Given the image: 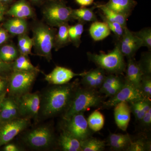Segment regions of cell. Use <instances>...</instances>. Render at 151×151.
Listing matches in <instances>:
<instances>
[{
  "label": "cell",
  "mask_w": 151,
  "mask_h": 151,
  "mask_svg": "<svg viewBox=\"0 0 151 151\" xmlns=\"http://www.w3.org/2000/svg\"><path fill=\"white\" fill-rule=\"evenodd\" d=\"M75 85L66 84L57 85L49 89L45 94L42 105L44 116H50L65 111L76 91Z\"/></svg>",
  "instance_id": "obj_1"
},
{
  "label": "cell",
  "mask_w": 151,
  "mask_h": 151,
  "mask_svg": "<svg viewBox=\"0 0 151 151\" xmlns=\"http://www.w3.org/2000/svg\"><path fill=\"white\" fill-rule=\"evenodd\" d=\"M103 97L100 92L92 88H79L76 90L71 102L65 110L63 119L67 121L75 114L84 113L91 108L102 106Z\"/></svg>",
  "instance_id": "obj_2"
},
{
  "label": "cell",
  "mask_w": 151,
  "mask_h": 151,
  "mask_svg": "<svg viewBox=\"0 0 151 151\" xmlns=\"http://www.w3.org/2000/svg\"><path fill=\"white\" fill-rule=\"evenodd\" d=\"M87 55L90 61L109 74H122L126 70L127 63L124 57L117 45L108 53L101 52L97 54L88 52Z\"/></svg>",
  "instance_id": "obj_3"
},
{
  "label": "cell",
  "mask_w": 151,
  "mask_h": 151,
  "mask_svg": "<svg viewBox=\"0 0 151 151\" xmlns=\"http://www.w3.org/2000/svg\"><path fill=\"white\" fill-rule=\"evenodd\" d=\"M33 45L38 55L52 59V50L54 45L55 33L54 30L47 26L40 24L33 30Z\"/></svg>",
  "instance_id": "obj_4"
},
{
  "label": "cell",
  "mask_w": 151,
  "mask_h": 151,
  "mask_svg": "<svg viewBox=\"0 0 151 151\" xmlns=\"http://www.w3.org/2000/svg\"><path fill=\"white\" fill-rule=\"evenodd\" d=\"M72 9L60 1H54L46 6L43 10L44 18L50 25L58 27L72 20Z\"/></svg>",
  "instance_id": "obj_5"
},
{
  "label": "cell",
  "mask_w": 151,
  "mask_h": 151,
  "mask_svg": "<svg viewBox=\"0 0 151 151\" xmlns=\"http://www.w3.org/2000/svg\"><path fill=\"white\" fill-rule=\"evenodd\" d=\"M38 71H14L9 82V89L11 95L18 98L28 92L36 78Z\"/></svg>",
  "instance_id": "obj_6"
},
{
  "label": "cell",
  "mask_w": 151,
  "mask_h": 151,
  "mask_svg": "<svg viewBox=\"0 0 151 151\" xmlns=\"http://www.w3.org/2000/svg\"><path fill=\"white\" fill-rule=\"evenodd\" d=\"M139 90L131 86L127 82L117 93L113 97H110L109 100L104 101L102 105V108H109L114 107L118 103L121 102H131L139 101L145 99Z\"/></svg>",
  "instance_id": "obj_7"
},
{
  "label": "cell",
  "mask_w": 151,
  "mask_h": 151,
  "mask_svg": "<svg viewBox=\"0 0 151 151\" xmlns=\"http://www.w3.org/2000/svg\"><path fill=\"white\" fill-rule=\"evenodd\" d=\"M17 102L19 113L26 118L37 116L40 107V98L38 93L29 92L17 98Z\"/></svg>",
  "instance_id": "obj_8"
},
{
  "label": "cell",
  "mask_w": 151,
  "mask_h": 151,
  "mask_svg": "<svg viewBox=\"0 0 151 151\" xmlns=\"http://www.w3.org/2000/svg\"><path fill=\"white\" fill-rule=\"evenodd\" d=\"M27 118L15 119L5 122L0 127V147L10 142L27 127Z\"/></svg>",
  "instance_id": "obj_9"
},
{
  "label": "cell",
  "mask_w": 151,
  "mask_h": 151,
  "mask_svg": "<svg viewBox=\"0 0 151 151\" xmlns=\"http://www.w3.org/2000/svg\"><path fill=\"white\" fill-rule=\"evenodd\" d=\"M116 45L124 57L129 59L134 57L139 49L143 47V43L140 39L127 27L123 36Z\"/></svg>",
  "instance_id": "obj_10"
},
{
  "label": "cell",
  "mask_w": 151,
  "mask_h": 151,
  "mask_svg": "<svg viewBox=\"0 0 151 151\" xmlns=\"http://www.w3.org/2000/svg\"><path fill=\"white\" fill-rule=\"evenodd\" d=\"M67 122L65 130L80 141L90 137L91 133L84 113H77Z\"/></svg>",
  "instance_id": "obj_11"
},
{
  "label": "cell",
  "mask_w": 151,
  "mask_h": 151,
  "mask_svg": "<svg viewBox=\"0 0 151 151\" xmlns=\"http://www.w3.org/2000/svg\"><path fill=\"white\" fill-rule=\"evenodd\" d=\"M26 141L34 148L47 147L52 143L53 137L50 129L46 127H38L26 135Z\"/></svg>",
  "instance_id": "obj_12"
},
{
  "label": "cell",
  "mask_w": 151,
  "mask_h": 151,
  "mask_svg": "<svg viewBox=\"0 0 151 151\" xmlns=\"http://www.w3.org/2000/svg\"><path fill=\"white\" fill-rule=\"evenodd\" d=\"M86 71L82 73H74L66 68L57 66L48 74L45 75V79L49 84L55 85L67 84L74 77L83 76Z\"/></svg>",
  "instance_id": "obj_13"
},
{
  "label": "cell",
  "mask_w": 151,
  "mask_h": 151,
  "mask_svg": "<svg viewBox=\"0 0 151 151\" xmlns=\"http://www.w3.org/2000/svg\"><path fill=\"white\" fill-rule=\"evenodd\" d=\"M125 82L136 89H139L144 73L134 57L128 59L126 70Z\"/></svg>",
  "instance_id": "obj_14"
},
{
  "label": "cell",
  "mask_w": 151,
  "mask_h": 151,
  "mask_svg": "<svg viewBox=\"0 0 151 151\" xmlns=\"http://www.w3.org/2000/svg\"><path fill=\"white\" fill-rule=\"evenodd\" d=\"M114 115L117 127L123 131H127L131 119V108L128 102H121L114 106Z\"/></svg>",
  "instance_id": "obj_15"
},
{
  "label": "cell",
  "mask_w": 151,
  "mask_h": 151,
  "mask_svg": "<svg viewBox=\"0 0 151 151\" xmlns=\"http://www.w3.org/2000/svg\"><path fill=\"white\" fill-rule=\"evenodd\" d=\"M137 4L134 0H109L104 5L111 10L128 18Z\"/></svg>",
  "instance_id": "obj_16"
},
{
  "label": "cell",
  "mask_w": 151,
  "mask_h": 151,
  "mask_svg": "<svg viewBox=\"0 0 151 151\" xmlns=\"http://www.w3.org/2000/svg\"><path fill=\"white\" fill-rule=\"evenodd\" d=\"M19 113L17 102L11 98H4L1 106L0 119L6 122L17 119Z\"/></svg>",
  "instance_id": "obj_17"
},
{
  "label": "cell",
  "mask_w": 151,
  "mask_h": 151,
  "mask_svg": "<svg viewBox=\"0 0 151 151\" xmlns=\"http://www.w3.org/2000/svg\"><path fill=\"white\" fill-rule=\"evenodd\" d=\"M14 17L25 19L33 15V11L29 5L25 0H19L11 7L7 12Z\"/></svg>",
  "instance_id": "obj_18"
},
{
  "label": "cell",
  "mask_w": 151,
  "mask_h": 151,
  "mask_svg": "<svg viewBox=\"0 0 151 151\" xmlns=\"http://www.w3.org/2000/svg\"><path fill=\"white\" fill-rule=\"evenodd\" d=\"M60 145L65 151H81L80 141L66 130L63 131L60 136Z\"/></svg>",
  "instance_id": "obj_19"
},
{
  "label": "cell",
  "mask_w": 151,
  "mask_h": 151,
  "mask_svg": "<svg viewBox=\"0 0 151 151\" xmlns=\"http://www.w3.org/2000/svg\"><path fill=\"white\" fill-rule=\"evenodd\" d=\"M89 33L93 40L99 41L105 39L111 33V31L105 22H93L89 29Z\"/></svg>",
  "instance_id": "obj_20"
},
{
  "label": "cell",
  "mask_w": 151,
  "mask_h": 151,
  "mask_svg": "<svg viewBox=\"0 0 151 151\" xmlns=\"http://www.w3.org/2000/svg\"><path fill=\"white\" fill-rule=\"evenodd\" d=\"M108 143L111 147L116 150H127L132 142L129 135L121 134L111 133L108 137Z\"/></svg>",
  "instance_id": "obj_21"
},
{
  "label": "cell",
  "mask_w": 151,
  "mask_h": 151,
  "mask_svg": "<svg viewBox=\"0 0 151 151\" xmlns=\"http://www.w3.org/2000/svg\"><path fill=\"white\" fill-rule=\"evenodd\" d=\"M5 28L11 34L21 35L27 30V24L24 19L15 18L9 20L4 24Z\"/></svg>",
  "instance_id": "obj_22"
},
{
  "label": "cell",
  "mask_w": 151,
  "mask_h": 151,
  "mask_svg": "<svg viewBox=\"0 0 151 151\" xmlns=\"http://www.w3.org/2000/svg\"><path fill=\"white\" fill-rule=\"evenodd\" d=\"M94 7L88 8L82 7L80 9H72V17L84 24L87 22L97 21V19L94 12Z\"/></svg>",
  "instance_id": "obj_23"
},
{
  "label": "cell",
  "mask_w": 151,
  "mask_h": 151,
  "mask_svg": "<svg viewBox=\"0 0 151 151\" xmlns=\"http://www.w3.org/2000/svg\"><path fill=\"white\" fill-rule=\"evenodd\" d=\"M97 7L102 11L103 15L108 20L119 23L124 27H127V21L128 18L127 17L111 10L105 6L104 4L99 5Z\"/></svg>",
  "instance_id": "obj_24"
},
{
  "label": "cell",
  "mask_w": 151,
  "mask_h": 151,
  "mask_svg": "<svg viewBox=\"0 0 151 151\" xmlns=\"http://www.w3.org/2000/svg\"><path fill=\"white\" fill-rule=\"evenodd\" d=\"M69 27L70 26L68 23H65L58 27L59 29L57 34L55 35L54 43L58 50L65 46L70 42L68 33Z\"/></svg>",
  "instance_id": "obj_25"
},
{
  "label": "cell",
  "mask_w": 151,
  "mask_h": 151,
  "mask_svg": "<svg viewBox=\"0 0 151 151\" xmlns=\"http://www.w3.org/2000/svg\"><path fill=\"white\" fill-rule=\"evenodd\" d=\"M87 122L90 130L97 132L103 129L105 124V118L100 111L95 110L89 116Z\"/></svg>",
  "instance_id": "obj_26"
},
{
  "label": "cell",
  "mask_w": 151,
  "mask_h": 151,
  "mask_svg": "<svg viewBox=\"0 0 151 151\" xmlns=\"http://www.w3.org/2000/svg\"><path fill=\"white\" fill-rule=\"evenodd\" d=\"M104 141L96 138L89 137L80 141L81 151H101L105 146Z\"/></svg>",
  "instance_id": "obj_27"
},
{
  "label": "cell",
  "mask_w": 151,
  "mask_h": 151,
  "mask_svg": "<svg viewBox=\"0 0 151 151\" xmlns=\"http://www.w3.org/2000/svg\"><path fill=\"white\" fill-rule=\"evenodd\" d=\"M14 71H25V70H37L39 69L34 66L27 55H21L15 60L13 64Z\"/></svg>",
  "instance_id": "obj_28"
},
{
  "label": "cell",
  "mask_w": 151,
  "mask_h": 151,
  "mask_svg": "<svg viewBox=\"0 0 151 151\" xmlns=\"http://www.w3.org/2000/svg\"><path fill=\"white\" fill-rule=\"evenodd\" d=\"M83 23L79 22L74 25L70 26L68 30L69 38L76 47H78L81 43V38L84 31Z\"/></svg>",
  "instance_id": "obj_29"
},
{
  "label": "cell",
  "mask_w": 151,
  "mask_h": 151,
  "mask_svg": "<svg viewBox=\"0 0 151 151\" xmlns=\"http://www.w3.org/2000/svg\"><path fill=\"white\" fill-rule=\"evenodd\" d=\"M17 57V50L13 45H5L0 49V58L5 62L13 61Z\"/></svg>",
  "instance_id": "obj_30"
},
{
  "label": "cell",
  "mask_w": 151,
  "mask_h": 151,
  "mask_svg": "<svg viewBox=\"0 0 151 151\" xmlns=\"http://www.w3.org/2000/svg\"><path fill=\"white\" fill-rule=\"evenodd\" d=\"M100 14L103 21L106 23L108 27L110 29V30L111 32H113L114 34L116 36L118 40H119L123 36L125 32V28L127 27H124L119 23L108 20L107 19L105 18L102 14Z\"/></svg>",
  "instance_id": "obj_31"
},
{
  "label": "cell",
  "mask_w": 151,
  "mask_h": 151,
  "mask_svg": "<svg viewBox=\"0 0 151 151\" xmlns=\"http://www.w3.org/2000/svg\"><path fill=\"white\" fill-rule=\"evenodd\" d=\"M144 75H151V54L150 52L143 53L138 62Z\"/></svg>",
  "instance_id": "obj_32"
},
{
  "label": "cell",
  "mask_w": 151,
  "mask_h": 151,
  "mask_svg": "<svg viewBox=\"0 0 151 151\" xmlns=\"http://www.w3.org/2000/svg\"><path fill=\"white\" fill-rule=\"evenodd\" d=\"M139 91L143 97L147 99L151 97V75H144L140 85Z\"/></svg>",
  "instance_id": "obj_33"
},
{
  "label": "cell",
  "mask_w": 151,
  "mask_h": 151,
  "mask_svg": "<svg viewBox=\"0 0 151 151\" xmlns=\"http://www.w3.org/2000/svg\"><path fill=\"white\" fill-rule=\"evenodd\" d=\"M135 35L140 39L143 46L147 47L150 50L151 49V29L150 28H145L139 31L134 32Z\"/></svg>",
  "instance_id": "obj_34"
},
{
  "label": "cell",
  "mask_w": 151,
  "mask_h": 151,
  "mask_svg": "<svg viewBox=\"0 0 151 151\" xmlns=\"http://www.w3.org/2000/svg\"><path fill=\"white\" fill-rule=\"evenodd\" d=\"M151 145L150 143H146L142 139L135 142H132L126 150L128 151H145L150 150Z\"/></svg>",
  "instance_id": "obj_35"
},
{
  "label": "cell",
  "mask_w": 151,
  "mask_h": 151,
  "mask_svg": "<svg viewBox=\"0 0 151 151\" xmlns=\"http://www.w3.org/2000/svg\"><path fill=\"white\" fill-rule=\"evenodd\" d=\"M82 77L81 82L83 85L87 88L96 89L94 69L90 71H86V73Z\"/></svg>",
  "instance_id": "obj_36"
},
{
  "label": "cell",
  "mask_w": 151,
  "mask_h": 151,
  "mask_svg": "<svg viewBox=\"0 0 151 151\" xmlns=\"http://www.w3.org/2000/svg\"><path fill=\"white\" fill-rule=\"evenodd\" d=\"M140 100L129 103L131 112L133 113L135 119L138 121H141L145 114L141 108Z\"/></svg>",
  "instance_id": "obj_37"
},
{
  "label": "cell",
  "mask_w": 151,
  "mask_h": 151,
  "mask_svg": "<svg viewBox=\"0 0 151 151\" xmlns=\"http://www.w3.org/2000/svg\"><path fill=\"white\" fill-rule=\"evenodd\" d=\"M94 70L96 89H98L100 88L103 84L106 75L105 70L100 68L98 67Z\"/></svg>",
  "instance_id": "obj_38"
},
{
  "label": "cell",
  "mask_w": 151,
  "mask_h": 151,
  "mask_svg": "<svg viewBox=\"0 0 151 151\" xmlns=\"http://www.w3.org/2000/svg\"><path fill=\"white\" fill-rule=\"evenodd\" d=\"M125 83V82H124ZM123 84H118V85H112L106 88L105 90L100 92V94H105L106 97H112L115 95L117 92L122 88L124 85Z\"/></svg>",
  "instance_id": "obj_39"
},
{
  "label": "cell",
  "mask_w": 151,
  "mask_h": 151,
  "mask_svg": "<svg viewBox=\"0 0 151 151\" xmlns=\"http://www.w3.org/2000/svg\"><path fill=\"white\" fill-rule=\"evenodd\" d=\"M140 122L144 127H149L151 124V108L144 114L143 118Z\"/></svg>",
  "instance_id": "obj_40"
},
{
  "label": "cell",
  "mask_w": 151,
  "mask_h": 151,
  "mask_svg": "<svg viewBox=\"0 0 151 151\" xmlns=\"http://www.w3.org/2000/svg\"><path fill=\"white\" fill-rule=\"evenodd\" d=\"M32 40V39L30 38L28 36L26 35L25 34L19 35L18 38L19 49L25 46L29 42Z\"/></svg>",
  "instance_id": "obj_41"
},
{
  "label": "cell",
  "mask_w": 151,
  "mask_h": 151,
  "mask_svg": "<svg viewBox=\"0 0 151 151\" xmlns=\"http://www.w3.org/2000/svg\"><path fill=\"white\" fill-rule=\"evenodd\" d=\"M13 69V64L5 62L0 58V73L8 72Z\"/></svg>",
  "instance_id": "obj_42"
},
{
  "label": "cell",
  "mask_w": 151,
  "mask_h": 151,
  "mask_svg": "<svg viewBox=\"0 0 151 151\" xmlns=\"http://www.w3.org/2000/svg\"><path fill=\"white\" fill-rule=\"evenodd\" d=\"M33 46V45L32 40L31 41L29 42L25 46L19 50V51L22 55L27 56L28 55L30 54L31 52V50Z\"/></svg>",
  "instance_id": "obj_43"
},
{
  "label": "cell",
  "mask_w": 151,
  "mask_h": 151,
  "mask_svg": "<svg viewBox=\"0 0 151 151\" xmlns=\"http://www.w3.org/2000/svg\"><path fill=\"white\" fill-rule=\"evenodd\" d=\"M7 84V81L6 79L0 77V96L5 95Z\"/></svg>",
  "instance_id": "obj_44"
},
{
  "label": "cell",
  "mask_w": 151,
  "mask_h": 151,
  "mask_svg": "<svg viewBox=\"0 0 151 151\" xmlns=\"http://www.w3.org/2000/svg\"><path fill=\"white\" fill-rule=\"evenodd\" d=\"M8 35L7 33L5 30L0 29V45L2 44L7 40Z\"/></svg>",
  "instance_id": "obj_45"
},
{
  "label": "cell",
  "mask_w": 151,
  "mask_h": 151,
  "mask_svg": "<svg viewBox=\"0 0 151 151\" xmlns=\"http://www.w3.org/2000/svg\"><path fill=\"white\" fill-rule=\"evenodd\" d=\"M94 0H76V1L82 7H85L92 4Z\"/></svg>",
  "instance_id": "obj_46"
},
{
  "label": "cell",
  "mask_w": 151,
  "mask_h": 151,
  "mask_svg": "<svg viewBox=\"0 0 151 151\" xmlns=\"http://www.w3.org/2000/svg\"><path fill=\"white\" fill-rule=\"evenodd\" d=\"M4 150L5 151H19L20 149L17 146L14 144H9L4 148Z\"/></svg>",
  "instance_id": "obj_47"
},
{
  "label": "cell",
  "mask_w": 151,
  "mask_h": 151,
  "mask_svg": "<svg viewBox=\"0 0 151 151\" xmlns=\"http://www.w3.org/2000/svg\"><path fill=\"white\" fill-rule=\"evenodd\" d=\"M5 8L2 6L0 5V22L2 20L4 14Z\"/></svg>",
  "instance_id": "obj_48"
},
{
  "label": "cell",
  "mask_w": 151,
  "mask_h": 151,
  "mask_svg": "<svg viewBox=\"0 0 151 151\" xmlns=\"http://www.w3.org/2000/svg\"><path fill=\"white\" fill-rule=\"evenodd\" d=\"M4 95L0 96V111H1V104L3 100H4Z\"/></svg>",
  "instance_id": "obj_49"
},
{
  "label": "cell",
  "mask_w": 151,
  "mask_h": 151,
  "mask_svg": "<svg viewBox=\"0 0 151 151\" xmlns=\"http://www.w3.org/2000/svg\"><path fill=\"white\" fill-rule=\"evenodd\" d=\"M31 1H32L34 2L37 3L42 1H44V0H31Z\"/></svg>",
  "instance_id": "obj_50"
},
{
  "label": "cell",
  "mask_w": 151,
  "mask_h": 151,
  "mask_svg": "<svg viewBox=\"0 0 151 151\" xmlns=\"http://www.w3.org/2000/svg\"><path fill=\"white\" fill-rule=\"evenodd\" d=\"M4 1H9V0H3Z\"/></svg>",
  "instance_id": "obj_51"
},
{
  "label": "cell",
  "mask_w": 151,
  "mask_h": 151,
  "mask_svg": "<svg viewBox=\"0 0 151 151\" xmlns=\"http://www.w3.org/2000/svg\"><path fill=\"white\" fill-rule=\"evenodd\" d=\"M0 1H1V0H0Z\"/></svg>",
  "instance_id": "obj_52"
}]
</instances>
